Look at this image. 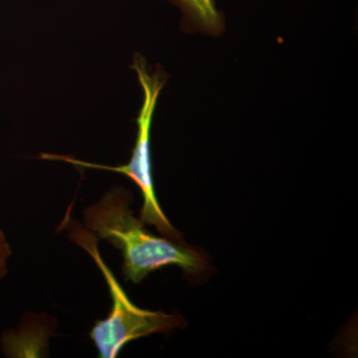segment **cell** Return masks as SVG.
Listing matches in <instances>:
<instances>
[{"instance_id":"cell-5","label":"cell","mask_w":358,"mask_h":358,"mask_svg":"<svg viewBox=\"0 0 358 358\" xmlns=\"http://www.w3.org/2000/svg\"><path fill=\"white\" fill-rule=\"evenodd\" d=\"M11 255L10 247L7 243L3 233L0 230V279L7 273V260Z\"/></svg>"},{"instance_id":"cell-4","label":"cell","mask_w":358,"mask_h":358,"mask_svg":"<svg viewBox=\"0 0 358 358\" xmlns=\"http://www.w3.org/2000/svg\"><path fill=\"white\" fill-rule=\"evenodd\" d=\"M182 13L188 28L210 35H219L224 29V18L214 0H169Z\"/></svg>"},{"instance_id":"cell-1","label":"cell","mask_w":358,"mask_h":358,"mask_svg":"<svg viewBox=\"0 0 358 358\" xmlns=\"http://www.w3.org/2000/svg\"><path fill=\"white\" fill-rule=\"evenodd\" d=\"M131 203V193L115 187L84 212L85 228L121 250L122 271L127 280L138 284L150 273L169 265L178 266L190 274L204 270L201 254L148 232L145 223L134 217Z\"/></svg>"},{"instance_id":"cell-3","label":"cell","mask_w":358,"mask_h":358,"mask_svg":"<svg viewBox=\"0 0 358 358\" xmlns=\"http://www.w3.org/2000/svg\"><path fill=\"white\" fill-rule=\"evenodd\" d=\"M134 70L138 75L143 92V102L138 115V134L131 160L126 166H108L101 164H90L82 160L73 159L64 155L43 154L41 157L46 159L62 160L69 164L87 169H105L124 174L138 185L143 194V204L141 212V220L143 223L154 225L167 239L178 242L181 240L178 231L171 225L164 215L155 192L154 181L152 176V160H150V129L152 117L160 92L164 88V75L157 71L154 72L148 67L147 61L141 56L134 59Z\"/></svg>"},{"instance_id":"cell-2","label":"cell","mask_w":358,"mask_h":358,"mask_svg":"<svg viewBox=\"0 0 358 358\" xmlns=\"http://www.w3.org/2000/svg\"><path fill=\"white\" fill-rule=\"evenodd\" d=\"M67 230L70 239L86 250L95 261L112 296L113 307L109 317L96 322L90 334L100 357H117L122 348L131 341L185 326V320L181 315L152 312L134 306L107 264L103 262L93 233L74 221L67 225Z\"/></svg>"}]
</instances>
